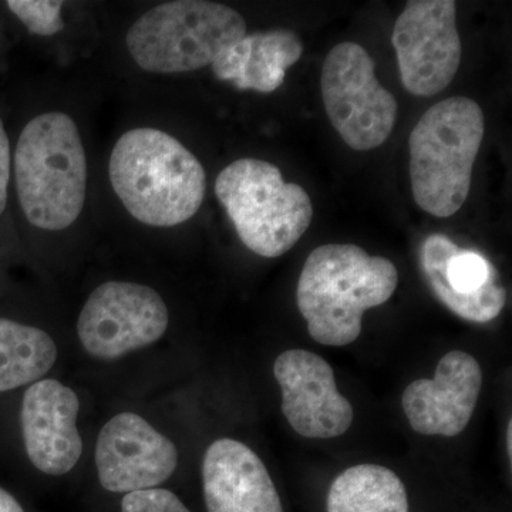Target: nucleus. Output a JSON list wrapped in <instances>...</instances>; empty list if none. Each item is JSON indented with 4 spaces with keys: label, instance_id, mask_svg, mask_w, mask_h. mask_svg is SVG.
<instances>
[{
    "label": "nucleus",
    "instance_id": "1",
    "mask_svg": "<svg viewBox=\"0 0 512 512\" xmlns=\"http://www.w3.org/2000/svg\"><path fill=\"white\" fill-rule=\"evenodd\" d=\"M110 183L131 217L170 228L200 211L207 175L183 143L157 128H134L114 144Z\"/></svg>",
    "mask_w": 512,
    "mask_h": 512
},
{
    "label": "nucleus",
    "instance_id": "2",
    "mask_svg": "<svg viewBox=\"0 0 512 512\" xmlns=\"http://www.w3.org/2000/svg\"><path fill=\"white\" fill-rule=\"evenodd\" d=\"M397 285L399 272L389 259L353 244H328L306 259L296 301L312 339L342 348L359 338L367 309L389 301Z\"/></svg>",
    "mask_w": 512,
    "mask_h": 512
},
{
    "label": "nucleus",
    "instance_id": "3",
    "mask_svg": "<svg viewBox=\"0 0 512 512\" xmlns=\"http://www.w3.org/2000/svg\"><path fill=\"white\" fill-rule=\"evenodd\" d=\"M15 178L30 224L62 231L76 222L86 201L87 161L72 117L49 111L26 124L16 147Z\"/></svg>",
    "mask_w": 512,
    "mask_h": 512
},
{
    "label": "nucleus",
    "instance_id": "4",
    "mask_svg": "<svg viewBox=\"0 0 512 512\" xmlns=\"http://www.w3.org/2000/svg\"><path fill=\"white\" fill-rule=\"evenodd\" d=\"M484 114L468 97L430 107L410 134V180L414 201L437 218L461 210L484 138Z\"/></svg>",
    "mask_w": 512,
    "mask_h": 512
},
{
    "label": "nucleus",
    "instance_id": "5",
    "mask_svg": "<svg viewBox=\"0 0 512 512\" xmlns=\"http://www.w3.org/2000/svg\"><path fill=\"white\" fill-rule=\"evenodd\" d=\"M215 195L242 244L264 258L286 254L312 222L308 192L285 183L279 168L268 161L241 158L227 165L215 181Z\"/></svg>",
    "mask_w": 512,
    "mask_h": 512
},
{
    "label": "nucleus",
    "instance_id": "6",
    "mask_svg": "<svg viewBox=\"0 0 512 512\" xmlns=\"http://www.w3.org/2000/svg\"><path fill=\"white\" fill-rule=\"evenodd\" d=\"M247 36L237 10L207 0H174L154 6L128 29L127 49L150 73L200 70Z\"/></svg>",
    "mask_w": 512,
    "mask_h": 512
},
{
    "label": "nucleus",
    "instance_id": "7",
    "mask_svg": "<svg viewBox=\"0 0 512 512\" xmlns=\"http://www.w3.org/2000/svg\"><path fill=\"white\" fill-rule=\"evenodd\" d=\"M320 90L330 123L352 150H373L392 134L397 101L377 80L365 47L355 42L333 47L323 63Z\"/></svg>",
    "mask_w": 512,
    "mask_h": 512
},
{
    "label": "nucleus",
    "instance_id": "8",
    "mask_svg": "<svg viewBox=\"0 0 512 512\" xmlns=\"http://www.w3.org/2000/svg\"><path fill=\"white\" fill-rule=\"evenodd\" d=\"M168 322L167 306L153 288L110 281L87 299L77 333L89 355L113 360L163 338Z\"/></svg>",
    "mask_w": 512,
    "mask_h": 512
},
{
    "label": "nucleus",
    "instance_id": "9",
    "mask_svg": "<svg viewBox=\"0 0 512 512\" xmlns=\"http://www.w3.org/2000/svg\"><path fill=\"white\" fill-rule=\"evenodd\" d=\"M392 43L407 92L419 97L443 92L461 63L457 3L410 0L394 23Z\"/></svg>",
    "mask_w": 512,
    "mask_h": 512
},
{
    "label": "nucleus",
    "instance_id": "10",
    "mask_svg": "<svg viewBox=\"0 0 512 512\" xmlns=\"http://www.w3.org/2000/svg\"><path fill=\"white\" fill-rule=\"evenodd\" d=\"M274 375L282 390V413L299 436L328 440L350 429L353 406L339 393L332 366L323 357L286 350L275 360Z\"/></svg>",
    "mask_w": 512,
    "mask_h": 512
},
{
    "label": "nucleus",
    "instance_id": "11",
    "mask_svg": "<svg viewBox=\"0 0 512 512\" xmlns=\"http://www.w3.org/2000/svg\"><path fill=\"white\" fill-rule=\"evenodd\" d=\"M173 441L134 413L117 414L101 429L96 446L100 484L111 493L150 490L173 476Z\"/></svg>",
    "mask_w": 512,
    "mask_h": 512
},
{
    "label": "nucleus",
    "instance_id": "12",
    "mask_svg": "<svg viewBox=\"0 0 512 512\" xmlns=\"http://www.w3.org/2000/svg\"><path fill=\"white\" fill-rule=\"evenodd\" d=\"M420 259L431 291L458 318L487 323L503 312L507 292L497 284V271L485 256L433 234L423 242Z\"/></svg>",
    "mask_w": 512,
    "mask_h": 512
},
{
    "label": "nucleus",
    "instance_id": "13",
    "mask_svg": "<svg viewBox=\"0 0 512 512\" xmlns=\"http://www.w3.org/2000/svg\"><path fill=\"white\" fill-rule=\"evenodd\" d=\"M483 387L476 357L451 350L441 357L433 379L410 383L403 410L410 426L424 436L456 437L470 423Z\"/></svg>",
    "mask_w": 512,
    "mask_h": 512
},
{
    "label": "nucleus",
    "instance_id": "14",
    "mask_svg": "<svg viewBox=\"0 0 512 512\" xmlns=\"http://www.w3.org/2000/svg\"><path fill=\"white\" fill-rule=\"evenodd\" d=\"M77 394L57 380L33 383L23 396V440L33 466L49 476H63L80 460L83 441L76 421Z\"/></svg>",
    "mask_w": 512,
    "mask_h": 512
},
{
    "label": "nucleus",
    "instance_id": "15",
    "mask_svg": "<svg viewBox=\"0 0 512 512\" xmlns=\"http://www.w3.org/2000/svg\"><path fill=\"white\" fill-rule=\"evenodd\" d=\"M208 512H284L265 464L237 440L221 439L202 461Z\"/></svg>",
    "mask_w": 512,
    "mask_h": 512
},
{
    "label": "nucleus",
    "instance_id": "16",
    "mask_svg": "<svg viewBox=\"0 0 512 512\" xmlns=\"http://www.w3.org/2000/svg\"><path fill=\"white\" fill-rule=\"evenodd\" d=\"M303 55L301 37L293 30L252 33L229 46L212 62V72L239 90L272 93L282 86L286 70Z\"/></svg>",
    "mask_w": 512,
    "mask_h": 512
},
{
    "label": "nucleus",
    "instance_id": "17",
    "mask_svg": "<svg viewBox=\"0 0 512 512\" xmlns=\"http://www.w3.org/2000/svg\"><path fill=\"white\" fill-rule=\"evenodd\" d=\"M326 512H409L406 487L389 468L359 464L330 485Z\"/></svg>",
    "mask_w": 512,
    "mask_h": 512
},
{
    "label": "nucleus",
    "instance_id": "18",
    "mask_svg": "<svg viewBox=\"0 0 512 512\" xmlns=\"http://www.w3.org/2000/svg\"><path fill=\"white\" fill-rule=\"evenodd\" d=\"M56 360V343L46 332L0 318V393L39 382Z\"/></svg>",
    "mask_w": 512,
    "mask_h": 512
},
{
    "label": "nucleus",
    "instance_id": "19",
    "mask_svg": "<svg viewBox=\"0 0 512 512\" xmlns=\"http://www.w3.org/2000/svg\"><path fill=\"white\" fill-rule=\"evenodd\" d=\"M6 6L33 35L53 36L64 28L59 0H9Z\"/></svg>",
    "mask_w": 512,
    "mask_h": 512
},
{
    "label": "nucleus",
    "instance_id": "20",
    "mask_svg": "<svg viewBox=\"0 0 512 512\" xmlns=\"http://www.w3.org/2000/svg\"><path fill=\"white\" fill-rule=\"evenodd\" d=\"M121 512H190L183 501L163 488L128 493L121 503Z\"/></svg>",
    "mask_w": 512,
    "mask_h": 512
},
{
    "label": "nucleus",
    "instance_id": "21",
    "mask_svg": "<svg viewBox=\"0 0 512 512\" xmlns=\"http://www.w3.org/2000/svg\"><path fill=\"white\" fill-rule=\"evenodd\" d=\"M10 180V143L3 121L0 119V215L3 214L8 202Z\"/></svg>",
    "mask_w": 512,
    "mask_h": 512
},
{
    "label": "nucleus",
    "instance_id": "22",
    "mask_svg": "<svg viewBox=\"0 0 512 512\" xmlns=\"http://www.w3.org/2000/svg\"><path fill=\"white\" fill-rule=\"evenodd\" d=\"M0 512H25L18 501L8 491L0 488Z\"/></svg>",
    "mask_w": 512,
    "mask_h": 512
},
{
    "label": "nucleus",
    "instance_id": "23",
    "mask_svg": "<svg viewBox=\"0 0 512 512\" xmlns=\"http://www.w3.org/2000/svg\"><path fill=\"white\" fill-rule=\"evenodd\" d=\"M507 433H508V456H512V437H511V434H512V427H511V420H510V423H508V430H507Z\"/></svg>",
    "mask_w": 512,
    "mask_h": 512
}]
</instances>
